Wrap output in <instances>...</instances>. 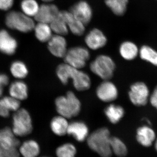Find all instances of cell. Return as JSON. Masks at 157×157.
<instances>
[{
	"label": "cell",
	"instance_id": "f35d334b",
	"mask_svg": "<svg viewBox=\"0 0 157 157\" xmlns=\"http://www.w3.org/2000/svg\"><path fill=\"white\" fill-rule=\"evenodd\" d=\"M41 157H48V156H42Z\"/></svg>",
	"mask_w": 157,
	"mask_h": 157
},
{
	"label": "cell",
	"instance_id": "44dd1931",
	"mask_svg": "<svg viewBox=\"0 0 157 157\" xmlns=\"http://www.w3.org/2000/svg\"><path fill=\"white\" fill-rule=\"evenodd\" d=\"M104 113L109 121L115 124L124 117L125 111L123 107L120 105L110 104L104 109Z\"/></svg>",
	"mask_w": 157,
	"mask_h": 157
},
{
	"label": "cell",
	"instance_id": "1f68e13d",
	"mask_svg": "<svg viewBox=\"0 0 157 157\" xmlns=\"http://www.w3.org/2000/svg\"><path fill=\"white\" fill-rule=\"evenodd\" d=\"M10 71L15 78L22 79L28 74V70L25 64L20 61H16L11 64Z\"/></svg>",
	"mask_w": 157,
	"mask_h": 157
},
{
	"label": "cell",
	"instance_id": "8d00e7d4",
	"mask_svg": "<svg viewBox=\"0 0 157 157\" xmlns=\"http://www.w3.org/2000/svg\"><path fill=\"white\" fill-rule=\"evenodd\" d=\"M155 150L157 152V137L156 138L155 140Z\"/></svg>",
	"mask_w": 157,
	"mask_h": 157
},
{
	"label": "cell",
	"instance_id": "e0dca14e",
	"mask_svg": "<svg viewBox=\"0 0 157 157\" xmlns=\"http://www.w3.org/2000/svg\"><path fill=\"white\" fill-rule=\"evenodd\" d=\"M14 135L12 129L6 127L0 130V147L6 149H17L20 142Z\"/></svg>",
	"mask_w": 157,
	"mask_h": 157
},
{
	"label": "cell",
	"instance_id": "f1b7e54d",
	"mask_svg": "<svg viewBox=\"0 0 157 157\" xmlns=\"http://www.w3.org/2000/svg\"><path fill=\"white\" fill-rule=\"evenodd\" d=\"M39 7L40 5L36 0H22L20 4L21 12L33 18L36 15Z\"/></svg>",
	"mask_w": 157,
	"mask_h": 157
},
{
	"label": "cell",
	"instance_id": "e575fe53",
	"mask_svg": "<svg viewBox=\"0 0 157 157\" xmlns=\"http://www.w3.org/2000/svg\"><path fill=\"white\" fill-rule=\"evenodd\" d=\"M149 102L152 107L157 111V85L155 86L152 92L151 93Z\"/></svg>",
	"mask_w": 157,
	"mask_h": 157
},
{
	"label": "cell",
	"instance_id": "8fae6325",
	"mask_svg": "<svg viewBox=\"0 0 157 157\" xmlns=\"http://www.w3.org/2000/svg\"><path fill=\"white\" fill-rule=\"evenodd\" d=\"M69 11L84 25L88 24L92 17L91 8L88 3L85 1H80L76 3L70 8Z\"/></svg>",
	"mask_w": 157,
	"mask_h": 157
},
{
	"label": "cell",
	"instance_id": "ffe728a7",
	"mask_svg": "<svg viewBox=\"0 0 157 157\" xmlns=\"http://www.w3.org/2000/svg\"><path fill=\"white\" fill-rule=\"evenodd\" d=\"M9 92L10 96L19 101L25 100L28 96L27 86L21 80L11 83L9 87Z\"/></svg>",
	"mask_w": 157,
	"mask_h": 157
},
{
	"label": "cell",
	"instance_id": "603a6c76",
	"mask_svg": "<svg viewBox=\"0 0 157 157\" xmlns=\"http://www.w3.org/2000/svg\"><path fill=\"white\" fill-rule=\"evenodd\" d=\"M18 151L23 157H37L40 153V148L36 141L29 140L20 145Z\"/></svg>",
	"mask_w": 157,
	"mask_h": 157
},
{
	"label": "cell",
	"instance_id": "7402d4cb",
	"mask_svg": "<svg viewBox=\"0 0 157 157\" xmlns=\"http://www.w3.org/2000/svg\"><path fill=\"white\" fill-rule=\"evenodd\" d=\"M67 119L59 115L52 119L50 123V128L55 135L58 136L67 135L69 124Z\"/></svg>",
	"mask_w": 157,
	"mask_h": 157
},
{
	"label": "cell",
	"instance_id": "4fadbf2b",
	"mask_svg": "<svg viewBox=\"0 0 157 157\" xmlns=\"http://www.w3.org/2000/svg\"><path fill=\"white\" fill-rule=\"evenodd\" d=\"M156 138L155 132L151 126L143 125L136 130V140L141 146L144 147L151 146Z\"/></svg>",
	"mask_w": 157,
	"mask_h": 157
},
{
	"label": "cell",
	"instance_id": "2e32d148",
	"mask_svg": "<svg viewBox=\"0 0 157 157\" xmlns=\"http://www.w3.org/2000/svg\"><path fill=\"white\" fill-rule=\"evenodd\" d=\"M85 42L89 48L97 50L104 47L107 42V39L102 31L97 29H93L85 37Z\"/></svg>",
	"mask_w": 157,
	"mask_h": 157
},
{
	"label": "cell",
	"instance_id": "30bf717a",
	"mask_svg": "<svg viewBox=\"0 0 157 157\" xmlns=\"http://www.w3.org/2000/svg\"><path fill=\"white\" fill-rule=\"evenodd\" d=\"M59 10L57 6L49 3H45L40 5L39 11L34 17L37 22L44 23L50 24L58 15Z\"/></svg>",
	"mask_w": 157,
	"mask_h": 157
},
{
	"label": "cell",
	"instance_id": "484cf974",
	"mask_svg": "<svg viewBox=\"0 0 157 157\" xmlns=\"http://www.w3.org/2000/svg\"><path fill=\"white\" fill-rule=\"evenodd\" d=\"M141 59L152 66L157 67V51L148 45H143L139 49Z\"/></svg>",
	"mask_w": 157,
	"mask_h": 157
},
{
	"label": "cell",
	"instance_id": "8992f818",
	"mask_svg": "<svg viewBox=\"0 0 157 157\" xmlns=\"http://www.w3.org/2000/svg\"><path fill=\"white\" fill-rule=\"evenodd\" d=\"M33 127L30 115L26 109L20 108L14 113L13 117L12 130L18 137H25L29 135Z\"/></svg>",
	"mask_w": 157,
	"mask_h": 157
},
{
	"label": "cell",
	"instance_id": "ab89813d",
	"mask_svg": "<svg viewBox=\"0 0 157 157\" xmlns=\"http://www.w3.org/2000/svg\"></svg>",
	"mask_w": 157,
	"mask_h": 157
},
{
	"label": "cell",
	"instance_id": "83f0119b",
	"mask_svg": "<svg viewBox=\"0 0 157 157\" xmlns=\"http://www.w3.org/2000/svg\"><path fill=\"white\" fill-rule=\"evenodd\" d=\"M110 144L113 154L118 157L126 156L128 154V147L121 139L117 137H111Z\"/></svg>",
	"mask_w": 157,
	"mask_h": 157
},
{
	"label": "cell",
	"instance_id": "d4e9b609",
	"mask_svg": "<svg viewBox=\"0 0 157 157\" xmlns=\"http://www.w3.org/2000/svg\"><path fill=\"white\" fill-rule=\"evenodd\" d=\"M121 56L126 60L135 59L139 54V50L134 42L126 41L121 44L119 49Z\"/></svg>",
	"mask_w": 157,
	"mask_h": 157
},
{
	"label": "cell",
	"instance_id": "d6a6232c",
	"mask_svg": "<svg viewBox=\"0 0 157 157\" xmlns=\"http://www.w3.org/2000/svg\"><path fill=\"white\" fill-rule=\"evenodd\" d=\"M20 155L17 149H6L0 147V157H20Z\"/></svg>",
	"mask_w": 157,
	"mask_h": 157
},
{
	"label": "cell",
	"instance_id": "52a82bcc",
	"mask_svg": "<svg viewBox=\"0 0 157 157\" xmlns=\"http://www.w3.org/2000/svg\"><path fill=\"white\" fill-rule=\"evenodd\" d=\"M150 94L148 86L145 82H137L130 86L128 92L129 100L136 107H144L148 104Z\"/></svg>",
	"mask_w": 157,
	"mask_h": 157
},
{
	"label": "cell",
	"instance_id": "4dcf8cb0",
	"mask_svg": "<svg viewBox=\"0 0 157 157\" xmlns=\"http://www.w3.org/2000/svg\"><path fill=\"white\" fill-rule=\"evenodd\" d=\"M77 150L71 143H65L59 146L56 150L57 157H76Z\"/></svg>",
	"mask_w": 157,
	"mask_h": 157
},
{
	"label": "cell",
	"instance_id": "d590c367",
	"mask_svg": "<svg viewBox=\"0 0 157 157\" xmlns=\"http://www.w3.org/2000/svg\"><path fill=\"white\" fill-rule=\"evenodd\" d=\"M9 78L5 74H0V98L3 94L4 88L9 84Z\"/></svg>",
	"mask_w": 157,
	"mask_h": 157
},
{
	"label": "cell",
	"instance_id": "9a60e30c",
	"mask_svg": "<svg viewBox=\"0 0 157 157\" xmlns=\"http://www.w3.org/2000/svg\"><path fill=\"white\" fill-rule=\"evenodd\" d=\"M18 44L16 39L6 29L0 30V52L7 55L16 52Z\"/></svg>",
	"mask_w": 157,
	"mask_h": 157
},
{
	"label": "cell",
	"instance_id": "836d02e7",
	"mask_svg": "<svg viewBox=\"0 0 157 157\" xmlns=\"http://www.w3.org/2000/svg\"><path fill=\"white\" fill-rule=\"evenodd\" d=\"M14 0H0V10L9 11L12 8Z\"/></svg>",
	"mask_w": 157,
	"mask_h": 157
},
{
	"label": "cell",
	"instance_id": "ba28073f",
	"mask_svg": "<svg viewBox=\"0 0 157 157\" xmlns=\"http://www.w3.org/2000/svg\"><path fill=\"white\" fill-rule=\"evenodd\" d=\"M90 58V52L87 48L77 46L68 49L63 58L65 63L80 70L85 67Z\"/></svg>",
	"mask_w": 157,
	"mask_h": 157
},
{
	"label": "cell",
	"instance_id": "d6986e66",
	"mask_svg": "<svg viewBox=\"0 0 157 157\" xmlns=\"http://www.w3.org/2000/svg\"><path fill=\"white\" fill-rule=\"evenodd\" d=\"M20 102L15 98L10 97H4L0 99V116L7 117L11 111H17L20 109Z\"/></svg>",
	"mask_w": 157,
	"mask_h": 157
},
{
	"label": "cell",
	"instance_id": "f546056e",
	"mask_svg": "<svg viewBox=\"0 0 157 157\" xmlns=\"http://www.w3.org/2000/svg\"><path fill=\"white\" fill-rule=\"evenodd\" d=\"M105 2L114 14L122 16L126 11L128 0H105Z\"/></svg>",
	"mask_w": 157,
	"mask_h": 157
},
{
	"label": "cell",
	"instance_id": "3957f363",
	"mask_svg": "<svg viewBox=\"0 0 157 157\" xmlns=\"http://www.w3.org/2000/svg\"><path fill=\"white\" fill-rule=\"evenodd\" d=\"M55 105L59 115L67 119L77 116L81 110V102L71 91H68L65 96L58 97Z\"/></svg>",
	"mask_w": 157,
	"mask_h": 157
},
{
	"label": "cell",
	"instance_id": "5b68a950",
	"mask_svg": "<svg viewBox=\"0 0 157 157\" xmlns=\"http://www.w3.org/2000/svg\"><path fill=\"white\" fill-rule=\"evenodd\" d=\"M90 70L92 73L104 80L112 78L115 70V63L110 57L101 55L91 63Z\"/></svg>",
	"mask_w": 157,
	"mask_h": 157
},
{
	"label": "cell",
	"instance_id": "6da1fadb",
	"mask_svg": "<svg viewBox=\"0 0 157 157\" xmlns=\"http://www.w3.org/2000/svg\"><path fill=\"white\" fill-rule=\"evenodd\" d=\"M56 72L57 76L63 84H67L70 78L73 80L74 87L77 90L83 91L90 87L91 82L89 76L79 69L64 63L58 66Z\"/></svg>",
	"mask_w": 157,
	"mask_h": 157
},
{
	"label": "cell",
	"instance_id": "7c38bea8",
	"mask_svg": "<svg viewBox=\"0 0 157 157\" xmlns=\"http://www.w3.org/2000/svg\"><path fill=\"white\" fill-rule=\"evenodd\" d=\"M47 42L48 50L52 54L56 57L64 58L68 50L64 37L56 34Z\"/></svg>",
	"mask_w": 157,
	"mask_h": 157
},
{
	"label": "cell",
	"instance_id": "74e56055",
	"mask_svg": "<svg viewBox=\"0 0 157 157\" xmlns=\"http://www.w3.org/2000/svg\"><path fill=\"white\" fill-rule=\"evenodd\" d=\"M41 1L44 2V3H50L51 2L54 1V0H41Z\"/></svg>",
	"mask_w": 157,
	"mask_h": 157
},
{
	"label": "cell",
	"instance_id": "9c48e42d",
	"mask_svg": "<svg viewBox=\"0 0 157 157\" xmlns=\"http://www.w3.org/2000/svg\"><path fill=\"white\" fill-rule=\"evenodd\" d=\"M98 98L103 102L109 103L117 99L118 92L116 86L109 80H104L96 90Z\"/></svg>",
	"mask_w": 157,
	"mask_h": 157
},
{
	"label": "cell",
	"instance_id": "cb8c5ba5",
	"mask_svg": "<svg viewBox=\"0 0 157 157\" xmlns=\"http://www.w3.org/2000/svg\"><path fill=\"white\" fill-rule=\"evenodd\" d=\"M33 30L35 36L40 42H48L53 36V32L48 24L37 22L35 24Z\"/></svg>",
	"mask_w": 157,
	"mask_h": 157
},
{
	"label": "cell",
	"instance_id": "277c9868",
	"mask_svg": "<svg viewBox=\"0 0 157 157\" xmlns=\"http://www.w3.org/2000/svg\"><path fill=\"white\" fill-rule=\"evenodd\" d=\"M5 23L9 29L24 33L33 30L36 24L33 18L27 16L21 11H10L7 13Z\"/></svg>",
	"mask_w": 157,
	"mask_h": 157
},
{
	"label": "cell",
	"instance_id": "4316f807",
	"mask_svg": "<svg viewBox=\"0 0 157 157\" xmlns=\"http://www.w3.org/2000/svg\"><path fill=\"white\" fill-rule=\"evenodd\" d=\"M49 25L52 32L56 35L63 36L68 33L69 29L61 11H59L58 16Z\"/></svg>",
	"mask_w": 157,
	"mask_h": 157
},
{
	"label": "cell",
	"instance_id": "ac0fdd59",
	"mask_svg": "<svg viewBox=\"0 0 157 157\" xmlns=\"http://www.w3.org/2000/svg\"><path fill=\"white\" fill-rule=\"evenodd\" d=\"M67 23L68 29L72 33L76 36L83 35L85 32V25L81 21L74 17L70 11H61Z\"/></svg>",
	"mask_w": 157,
	"mask_h": 157
},
{
	"label": "cell",
	"instance_id": "5bb4252c",
	"mask_svg": "<svg viewBox=\"0 0 157 157\" xmlns=\"http://www.w3.org/2000/svg\"><path fill=\"white\" fill-rule=\"evenodd\" d=\"M67 134L72 136L79 142L86 140L89 135V130L87 125L80 121H74L69 123Z\"/></svg>",
	"mask_w": 157,
	"mask_h": 157
},
{
	"label": "cell",
	"instance_id": "7a4b0ae2",
	"mask_svg": "<svg viewBox=\"0 0 157 157\" xmlns=\"http://www.w3.org/2000/svg\"><path fill=\"white\" fill-rule=\"evenodd\" d=\"M110 134L106 127L100 128L89 135L86 141L89 147L101 157H111Z\"/></svg>",
	"mask_w": 157,
	"mask_h": 157
}]
</instances>
